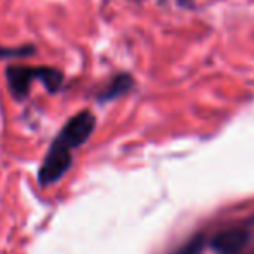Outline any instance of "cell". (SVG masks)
I'll return each mask as SVG.
<instances>
[{
  "label": "cell",
  "mask_w": 254,
  "mask_h": 254,
  "mask_svg": "<svg viewBox=\"0 0 254 254\" xmlns=\"http://www.w3.org/2000/svg\"><path fill=\"white\" fill-rule=\"evenodd\" d=\"M39 78L51 92L58 91L63 84V73L56 68L40 66V68H26V66H11L7 70V82L12 94L23 98L28 92L32 80Z\"/></svg>",
  "instance_id": "obj_1"
},
{
  "label": "cell",
  "mask_w": 254,
  "mask_h": 254,
  "mask_svg": "<svg viewBox=\"0 0 254 254\" xmlns=\"http://www.w3.org/2000/svg\"><path fill=\"white\" fill-rule=\"evenodd\" d=\"M70 166H71L70 148H66L63 143H60L56 139L53 143V146L49 148V152H47L42 166H40L39 181L42 185H46V187L51 183H56L70 169Z\"/></svg>",
  "instance_id": "obj_2"
},
{
  "label": "cell",
  "mask_w": 254,
  "mask_h": 254,
  "mask_svg": "<svg viewBox=\"0 0 254 254\" xmlns=\"http://www.w3.org/2000/svg\"><path fill=\"white\" fill-rule=\"evenodd\" d=\"M94 127L96 117L91 112H80L64 124V127L61 129L60 136L56 139L63 143L66 148H77L91 138V134L94 132Z\"/></svg>",
  "instance_id": "obj_3"
},
{
  "label": "cell",
  "mask_w": 254,
  "mask_h": 254,
  "mask_svg": "<svg viewBox=\"0 0 254 254\" xmlns=\"http://www.w3.org/2000/svg\"><path fill=\"white\" fill-rule=\"evenodd\" d=\"M249 233L244 228H230L225 232H219L211 240V246L219 254H237L246 247Z\"/></svg>",
  "instance_id": "obj_4"
},
{
  "label": "cell",
  "mask_w": 254,
  "mask_h": 254,
  "mask_svg": "<svg viewBox=\"0 0 254 254\" xmlns=\"http://www.w3.org/2000/svg\"><path fill=\"white\" fill-rule=\"evenodd\" d=\"M132 80L129 75H119L117 78H113L110 87L103 92V96L99 99H113V98H119L120 94H124L126 91H129L131 87Z\"/></svg>",
  "instance_id": "obj_5"
},
{
  "label": "cell",
  "mask_w": 254,
  "mask_h": 254,
  "mask_svg": "<svg viewBox=\"0 0 254 254\" xmlns=\"http://www.w3.org/2000/svg\"><path fill=\"white\" fill-rule=\"evenodd\" d=\"M202 247H204V240H202V237H198V239L191 240L190 244H187V246L178 251L176 254H200Z\"/></svg>",
  "instance_id": "obj_6"
}]
</instances>
